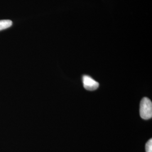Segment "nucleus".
I'll use <instances>...</instances> for the list:
<instances>
[{
    "label": "nucleus",
    "instance_id": "7ed1b4c3",
    "mask_svg": "<svg viewBox=\"0 0 152 152\" xmlns=\"http://www.w3.org/2000/svg\"><path fill=\"white\" fill-rule=\"evenodd\" d=\"M12 22L10 20H0V31L4 30L10 27Z\"/></svg>",
    "mask_w": 152,
    "mask_h": 152
},
{
    "label": "nucleus",
    "instance_id": "20e7f679",
    "mask_svg": "<svg viewBox=\"0 0 152 152\" xmlns=\"http://www.w3.org/2000/svg\"><path fill=\"white\" fill-rule=\"evenodd\" d=\"M146 152H152V139H151L147 142L145 145Z\"/></svg>",
    "mask_w": 152,
    "mask_h": 152
},
{
    "label": "nucleus",
    "instance_id": "f03ea898",
    "mask_svg": "<svg viewBox=\"0 0 152 152\" xmlns=\"http://www.w3.org/2000/svg\"><path fill=\"white\" fill-rule=\"evenodd\" d=\"M82 81L85 88L88 91H94L99 86L98 82L95 81L92 77L90 76L86 75L83 76Z\"/></svg>",
    "mask_w": 152,
    "mask_h": 152
},
{
    "label": "nucleus",
    "instance_id": "f257e3e1",
    "mask_svg": "<svg viewBox=\"0 0 152 152\" xmlns=\"http://www.w3.org/2000/svg\"><path fill=\"white\" fill-rule=\"evenodd\" d=\"M140 115L144 120L151 119L152 117V103L148 98H144L140 105Z\"/></svg>",
    "mask_w": 152,
    "mask_h": 152
}]
</instances>
